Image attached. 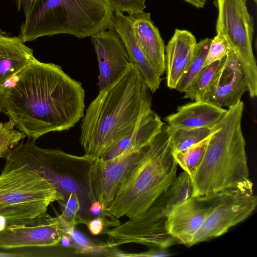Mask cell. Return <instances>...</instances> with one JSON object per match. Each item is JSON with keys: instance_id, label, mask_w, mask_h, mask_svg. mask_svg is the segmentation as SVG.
Wrapping results in <instances>:
<instances>
[{"instance_id": "cell-1", "label": "cell", "mask_w": 257, "mask_h": 257, "mask_svg": "<svg viewBox=\"0 0 257 257\" xmlns=\"http://www.w3.org/2000/svg\"><path fill=\"white\" fill-rule=\"evenodd\" d=\"M17 75L7 87L3 111L28 139L68 130L84 116L82 84L60 66L36 59Z\"/></svg>"}, {"instance_id": "cell-2", "label": "cell", "mask_w": 257, "mask_h": 257, "mask_svg": "<svg viewBox=\"0 0 257 257\" xmlns=\"http://www.w3.org/2000/svg\"><path fill=\"white\" fill-rule=\"evenodd\" d=\"M150 91L132 63L111 84L99 91L80 125L84 155L101 158L126 136L151 109Z\"/></svg>"}, {"instance_id": "cell-3", "label": "cell", "mask_w": 257, "mask_h": 257, "mask_svg": "<svg viewBox=\"0 0 257 257\" xmlns=\"http://www.w3.org/2000/svg\"><path fill=\"white\" fill-rule=\"evenodd\" d=\"M244 104L230 107L213 128L202 160L190 177L193 196L235 189L248 180L245 141L241 128Z\"/></svg>"}, {"instance_id": "cell-4", "label": "cell", "mask_w": 257, "mask_h": 257, "mask_svg": "<svg viewBox=\"0 0 257 257\" xmlns=\"http://www.w3.org/2000/svg\"><path fill=\"white\" fill-rule=\"evenodd\" d=\"M177 166L165 124L146 146L105 211L116 219L142 214L175 178Z\"/></svg>"}, {"instance_id": "cell-5", "label": "cell", "mask_w": 257, "mask_h": 257, "mask_svg": "<svg viewBox=\"0 0 257 257\" xmlns=\"http://www.w3.org/2000/svg\"><path fill=\"white\" fill-rule=\"evenodd\" d=\"M35 141L29 139L11 149L3 170L22 167L35 172L52 184L65 200L71 194H76L80 203L81 223L86 225L94 218L89 211L95 201L89 182V169L94 160L59 149L42 148L36 145Z\"/></svg>"}, {"instance_id": "cell-6", "label": "cell", "mask_w": 257, "mask_h": 257, "mask_svg": "<svg viewBox=\"0 0 257 257\" xmlns=\"http://www.w3.org/2000/svg\"><path fill=\"white\" fill-rule=\"evenodd\" d=\"M113 13L103 0H35L19 36L24 42L60 34L83 39L109 27Z\"/></svg>"}, {"instance_id": "cell-7", "label": "cell", "mask_w": 257, "mask_h": 257, "mask_svg": "<svg viewBox=\"0 0 257 257\" xmlns=\"http://www.w3.org/2000/svg\"><path fill=\"white\" fill-rule=\"evenodd\" d=\"M64 200L52 184L29 170H3L0 174V218L6 225L39 223L52 203Z\"/></svg>"}, {"instance_id": "cell-8", "label": "cell", "mask_w": 257, "mask_h": 257, "mask_svg": "<svg viewBox=\"0 0 257 257\" xmlns=\"http://www.w3.org/2000/svg\"><path fill=\"white\" fill-rule=\"evenodd\" d=\"M247 1L215 0L216 31L239 59L246 75L249 94L253 98L257 95V65L252 50L253 19L248 12Z\"/></svg>"}, {"instance_id": "cell-9", "label": "cell", "mask_w": 257, "mask_h": 257, "mask_svg": "<svg viewBox=\"0 0 257 257\" xmlns=\"http://www.w3.org/2000/svg\"><path fill=\"white\" fill-rule=\"evenodd\" d=\"M257 197L249 179L239 187L226 191L217 207L194 234L189 247L217 237L246 219L255 210Z\"/></svg>"}, {"instance_id": "cell-10", "label": "cell", "mask_w": 257, "mask_h": 257, "mask_svg": "<svg viewBox=\"0 0 257 257\" xmlns=\"http://www.w3.org/2000/svg\"><path fill=\"white\" fill-rule=\"evenodd\" d=\"M166 218L159 217L148 210L106 231L109 247L136 243L150 247L166 249L180 244L166 227Z\"/></svg>"}, {"instance_id": "cell-11", "label": "cell", "mask_w": 257, "mask_h": 257, "mask_svg": "<svg viewBox=\"0 0 257 257\" xmlns=\"http://www.w3.org/2000/svg\"><path fill=\"white\" fill-rule=\"evenodd\" d=\"M147 146L132 153L109 160L98 158L93 161L89 172L90 189L95 201L101 204L103 211L112 202Z\"/></svg>"}, {"instance_id": "cell-12", "label": "cell", "mask_w": 257, "mask_h": 257, "mask_svg": "<svg viewBox=\"0 0 257 257\" xmlns=\"http://www.w3.org/2000/svg\"><path fill=\"white\" fill-rule=\"evenodd\" d=\"M224 192L207 196H191L179 204L166 218L168 232L180 244L189 247L194 234L219 204Z\"/></svg>"}, {"instance_id": "cell-13", "label": "cell", "mask_w": 257, "mask_h": 257, "mask_svg": "<svg viewBox=\"0 0 257 257\" xmlns=\"http://www.w3.org/2000/svg\"><path fill=\"white\" fill-rule=\"evenodd\" d=\"M67 228L60 216L54 217L48 214L34 225H6L0 229V249L55 246L67 233Z\"/></svg>"}, {"instance_id": "cell-14", "label": "cell", "mask_w": 257, "mask_h": 257, "mask_svg": "<svg viewBox=\"0 0 257 257\" xmlns=\"http://www.w3.org/2000/svg\"><path fill=\"white\" fill-rule=\"evenodd\" d=\"M248 91L246 75L235 54L228 49L223 65L200 101L222 107L234 106Z\"/></svg>"}, {"instance_id": "cell-15", "label": "cell", "mask_w": 257, "mask_h": 257, "mask_svg": "<svg viewBox=\"0 0 257 257\" xmlns=\"http://www.w3.org/2000/svg\"><path fill=\"white\" fill-rule=\"evenodd\" d=\"M99 65V90L116 80L131 64L126 48L110 26L90 36Z\"/></svg>"}, {"instance_id": "cell-16", "label": "cell", "mask_w": 257, "mask_h": 257, "mask_svg": "<svg viewBox=\"0 0 257 257\" xmlns=\"http://www.w3.org/2000/svg\"><path fill=\"white\" fill-rule=\"evenodd\" d=\"M126 16L139 47L161 76L166 69L165 46L159 29L151 20V13L144 11Z\"/></svg>"}, {"instance_id": "cell-17", "label": "cell", "mask_w": 257, "mask_h": 257, "mask_svg": "<svg viewBox=\"0 0 257 257\" xmlns=\"http://www.w3.org/2000/svg\"><path fill=\"white\" fill-rule=\"evenodd\" d=\"M118 34L127 53L130 62L138 69L152 93L160 87V76L148 61L135 37L131 23L126 15L115 11L113 13L110 26Z\"/></svg>"}, {"instance_id": "cell-18", "label": "cell", "mask_w": 257, "mask_h": 257, "mask_svg": "<svg viewBox=\"0 0 257 257\" xmlns=\"http://www.w3.org/2000/svg\"><path fill=\"white\" fill-rule=\"evenodd\" d=\"M197 41L189 31L176 29L165 47L167 86L175 89L193 57Z\"/></svg>"}, {"instance_id": "cell-19", "label": "cell", "mask_w": 257, "mask_h": 257, "mask_svg": "<svg viewBox=\"0 0 257 257\" xmlns=\"http://www.w3.org/2000/svg\"><path fill=\"white\" fill-rule=\"evenodd\" d=\"M227 109L203 101H195L177 108V112L167 116L168 125L175 127L213 128L225 116Z\"/></svg>"}, {"instance_id": "cell-20", "label": "cell", "mask_w": 257, "mask_h": 257, "mask_svg": "<svg viewBox=\"0 0 257 257\" xmlns=\"http://www.w3.org/2000/svg\"><path fill=\"white\" fill-rule=\"evenodd\" d=\"M164 125L158 114L150 109L141 117L126 136L100 158L109 160L141 149L151 142Z\"/></svg>"}, {"instance_id": "cell-21", "label": "cell", "mask_w": 257, "mask_h": 257, "mask_svg": "<svg viewBox=\"0 0 257 257\" xmlns=\"http://www.w3.org/2000/svg\"><path fill=\"white\" fill-rule=\"evenodd\" d=\"M24 43L20 36L0 33V86L36 59L33 50Z\"/></svg>"}, {"instance_id": "cell-22", "label": "cell", "mask_w": 257, "mask_h": 257, "mask_svg": "<svg viewBox=\"0 0 257 257\" xmlns=\"http://www.w3.org/2000/svg\"><path fill=\"white\" fill-rule=\"evenodd\" d=\"M191 195L190 177L186 172L183 171L176 176L167 189L147 210L158 217L167 218L177 205Z\"/></svg>"}, {"instance_id": "cell-23", "label": "cell", "mask_w": 257, "mask_h": 257, "mask_svg": "<svg viewBox=\"0 0 257 257\" xmlns=\"http://www.w3.org/2000/svg\"><path fill=\"white\" fill-rule=\"evenodd\" d=\"M170 144L173 152L185 150L194 145L207 139L213 128L175 127L166 125Z\"/></svg>"}, {"instance_id": "cell-24", "label": "cell", "mask_w": 257, "mask_h": 257, "mask_svg": "<svg viewBox=\"0 0 257 257\" xmlns=\"http://www.w3.org/2000/svg\"><path fill=\"white\" fill-rule=\"evenodd\" d=\"M225 58L226 55L221 59L204 66L184 92L183 97L194 101H200L217 72L223 65Z\"/></svg>"}, {"instance_id": "cell-25", "label": "cell", "mask_w": 257, "mask_h": 257, "mask_svg": "<svg viewBox=\"0 0 257 257\" xmlns=\"http://www.w3.org/2000/svg\"><path fill=\"white\" fill-rule=\"evenodd\" d=\"M211 40L206 38L197 43L189 65L179 82L176 90L184 92L194 78L204 67Z\"/></svg>"}, {"instance_id": "cell-26", "label": "cell", "mask_w": 257, "mask_h": 257, "mask_svg": "<svg viewBox=\"0 0 257 257\" xmlns=\"http://www.w3.org/2000/svg\"><path fill=\"white\" fill-rule=\"evenodd\" d=\"M208 140V138L185 150L178 152H172L177 165L190 177L196 172L202 160Z\"/></svg>"}, {"instance_id": "cell-27", "label": "cell", "mask_w": 257, "mask_h": 257, "mask_svg": "<svg viewBox=\"0 0 257 257\" xmlns=\"http://www.w3.org/2000/svg\"><path fill=\"white\" fill-rule=\"evenodd\" d=\"M15 124L10 119L0 122V158H6L11 149L17 145L26 136L14 129Z\"/></svg>"}, {"instance_id": "cell-28", "label": "cell", "mask_w": 257, "mask_h": 257, "mask_svg": "<svg viewBox=\"0 0 257 257\" xmlns=\"http://www.w3.org/2000/svg\"><path fill=\"white\" fill-rule=\"evenodd\" d=\"M62 208L60 218L70 228L74 229L75 226L81 224L79 218L80 203L77 196L71 194L64 201L60 202Z\"/></svg>"}, {"instance_id": "cell-29", "label": "cell", "mask_w": 257, "mask_h": 257, "mask_svg": "<svg viewBox=\"0 0 257 257\" xmlns=\"http://www.w3.org/2000/svg\"><path fill=\"white\" fill-rule=\"evenodd\" d=\"M112 12L118 11L127 15L144 12L146 8V0H103Z\"/></svg>"}, {"instance_id": "cell-30", "label": "cell", "mask_w": 257, "mask_h": 257, "mask_svg": "<svg viewBox=\"0 0 257 257\" xmlns=\"http://www.w3.org/2000/svg\"><path fill=\"white\" fill-rule=\"evenodd\" d=\"M228 49L226 41L221 36L217 34L211 40L204 66L222 58L226 55Z\"/></svg>"}, {"instance_id": "cell-31", "label": "cell", "mask_w": 257, "mask_h": 257, "mask_svg": "<svg viewBox=\"0 0 257 257\" xmlns=\"http://www.w3.org/2000/svg\"><path fill=\"white\" fill-rule=\"evenodd\" d=\"M105 223L101 216H97L91 219L86 225L91 234L97 235L102 232Z\"/></svg>"}, {"instance_id": "cell-32", "label": "cell", "mask_w": 257, "mask_h": 257, "mask_svg": "<svg viewBox=\"0 0 257 257\" xmlns=\"http://www.w3.org/2000/svg\"><path fill=\"white\" fill-rule=\"evenodd\" d=\"M172 255L171 252L163 248L152 249L144 252L137 254H128L127 256H149V257H165Z\"/></svg>"}, {"instance_id": "cell-33", "label": "cell", "mask_w": 257, "mask_h": 257, "mask_svg": "<svg viewBox=\"0 0 257 257\" xmlns=\"http://www.w3.org/2000/svg\"><path fill=\"white\" fill-rule=\"evenodd\" d=\"M35 0H16L17 6L20 11L23 10L25 17L29 13Z\"/></svg>"}, {"instance_id": "cell-34", "label": "cell", "mask_w": 257, "mask_h": 257, "mask_svg": "<svg viewBox=\"0 0 257 257\" xmlns=\"http://www.w3.org/2000/svg\"><path fill=\"white\" fill-rule=\"evenodd\" d=\"M187 3L197 8H203L206 4V0H184Z\"/></svg>"}, {"instance_id": "cell-35", "label": "cell", "mask_w": 257, "mask_h": 257, "mask_svg": "<svg viewBox=\"0 0 257 257\" xmlns=\"http://www.w3.org/2000/svg\"><path fill=\"white\" fill-rule=\"evenodd\" d=\"M62 245L65 247H69L71 245V239L70 235L67 233L64 234L61 239Z\"/></svg>"}, {"instance_id": "cell-36", "label": "cell", "mask_w": 257, "mask_h": 257, "mask_svg": "<svg viewBox=\"0 0 257 257\" xmlns=\"http://www.w3.org/2000/svg\"><path fill=\"white\" fill-rule=\"evenodd\" d=\"M6 88V85L0 86V113L3 111L4 95Z\"/></svg>"}, {"instance_id": "cell-37", "label": "cell", "mask_w": 257, "mask_h": 257, "mask_svg": "<svg viewBox=\"0 0 257 257\" xmlns=\"http://www.w3.org/2000/svg\"><path fill=\"white\" fill-rule=\"evenodd\" d=\"M214 1H215V0H214ZM253 1H254L255 3L256 2V0H253Z\"/></svg>"}, {"instance_id": "cell-38", "label": "cell", "mask_w": 257, "mask_h": 257, "mask_svg": "<svg viewBox=\"0 0 257 257\" xmlns=\"http://www.w3.org/2000/svg\"><path fill=\"white\" fill-rule=\"evenodd\" d=\"M1 29H0V33H1Z\"/></svg>"}]
</instances>
